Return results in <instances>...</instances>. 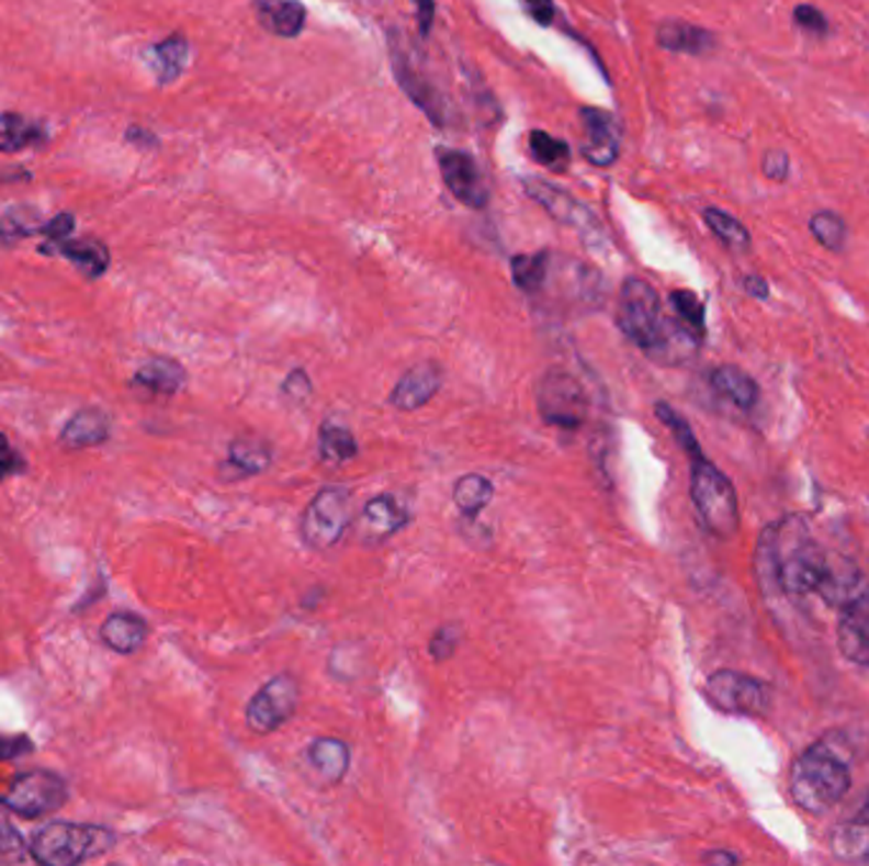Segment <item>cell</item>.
<instances>
[{"mask_svg": "<svg viewBox=\"0 0 869 866\" xmlns=\"http://www.w3.org/2000/svg\"><path fill=\"white\" fill-rule=\"evenodd\" d=\"M394 71H397L399 85L405 87V92L409 97H413V102L417 104V108L425 110V115L435 120V123H442V102H440L438 92H435V89L428 85V79H425L415 67H409V64L402 59L399 54L394 56Z\"/></svg>", "mask_w": 869, "mask_h": 866, "instance_id": "obj_25", "label": "cell"}, {"mask_svg": "<svg viewBox=\"0 0 869 866\" xmlns=\"http://www.w3.org/2000/svg\"><path fill=\"white\" fill-rule=\"evenodd\" d=\"M704 224L710 226V232L718 237L724 247L732 249V252H747L753 245L751 232L745 229L743 224L737 222L735 216L724 214L722 209H704Z\"/></svg>", "mask_w": 869, "mask_h": 866, "instance_id": "obj_31", "label": "cell"}, {"mask_svg": "<svg viewBox=\"0 0 869 866\" xmlns=\"http://www.w3.org/2000/svg\"><path fill=\"white\" fill-rule=\"evenodd\" d=\"M23 471H26V460H23L21 452L13 448L11 440L0 432V483Z\"/></svg>", "mask_w": 869, "mask_h": 866, "instance_id": "obj_42", "label": "cell"}, {"mask_svg": "<svg viewBox=\"0 0 869 866\" xmlns=\"http://www.w3.org/2000/svg\"><path fill=\"white\" fill-rule=\"evenodd\" d=\"M658 46L669 48L679 54H710L714 48V36L707 29H699L695 23L684 21H666L656 31Z\"/></svg>", "mask_w": 869, "mask_h": 866, "instance_id": "obj_24", "label": "cell"}, {"mask_svg": "<svg viewBox=\"0 0 869 866\" xmlns=\"http://www.w3.org/2000/svg\"><path fill=\"white\" fill-rule=\"evenodd\" d=\"M407 508L397 498L384 493V496H376L366 504L364 514H361V533L372 541H384L394 531H399L407 524Z\"/></svg>", "mask_w": 869, "mask_h": 866, "instance_id": "obj_20", "label": "cell"}, {"mask_svg": "<svg viewBox=\"0 0 869 866\" xmlns=\"http://www.w3.org/2000/svg\"><path fill=\"white\" fill-rule=\"evenodd\" d=\"M357 440H353V435L346 427L324 425V430H320V456H324L326 463L341 465L357 456Z\"/></svg>", "mask_w": 869, "mask_h": 866, "instance_id": "obj_34", "label": "cell"}, {"mask_svg": "<svg viewBox=\"0 0 869 866\" xmlns=\"http://www.w3.org/2000/svg\"><path fill=\"white\" fill-rule=\"evenodd\" d=\"M38 232H42V237H44L42 252H46L48 247H54V245H56V241L69 239V234L75 232V216H71L69 212L56 214V216L52 218V222H46Z\"/></svg>", "mask_w": 869, "mask_h": 866, "instance_id": "obj_41", "label": "cell"}, {"mask_svg": "<svg viewBox=\"0 0 869 866\" xmlns=\"http://www.w3.org/2000/svg\"><path fill=\"white\" fill-rule=\"evenodd\" d=\"M255 13L262 29L280 38H293L305 26V8L297 0H257Z\"/></svg>", "mask_w": 869, "mask_h": 866, "instance_id": "obj_21", "label": "cell"}, {"mask_svg": "<svg viewBox=\"0 0 869 866\" xmlns=\"http://www.w3.org/2000/svg\"><path fill=\"white\" fill-rule=\"evenodd\" d=\"M763 173H766L770 181L783 183L788 181V173H791V160H788V153L780 148H772L763 158Z\"/></svg>", "mask_w": 869, "mask_h": 866, "instance_id": "obj_43", "label": "cell"}, {"mask_svg": "<svg viewBox=\"0 0 869 866\" xmlns=\"http://www.w3.org/2000/svg\"><path fill=\"white\" fill-rule=\"evenodd\" d=\"M743 285H745L747 293H751L753 297H758V301H766L768 293H770L768 282L763 280V278H758V274H751V278H745Z\"/></svg>", "mask_w": 869, "mask_h": 866, "instance_id": "obj_49", "label": "cell"}, {"mask_svg": "<svg viewBox=\"0 0 869 866\" xmlns=\"http://www.w3.org/2000/svg\"><path fill=\"white\" fill-rule=\"evenodd\" d=\"M127 140H138V143H150V145H156V137H153L150 133H145L143 127H131V133H127Z\"/></svg>", "mask_w": 869, "mask_h": 866, "instance_id": "obj_51", "label": "cell"}, {"mask_svg": "<svg viewBox=\"0 0 869 866\" xmlns=\"http://www.w3.org/2000/svg\"><path fill=\"white\" fill-rule=\"evenodd\" d=\"M38 229H42L38 218L29 209H13V212L0 216V241L3 245H15V241L26 239L29 234Z\"/></svg>", "mask_w": 869, "mask_h": 866, "instance_id": "obj_38", "label": "cell"}, {"mask_svg": "<svg viewBox=\"0 0 869 866\" xmlns=\"http://www.w3.org/2000/svg\"><path fill=\"white\" fill-rule=\"evenodd\" d=\"M704 862H707V864L732 866V864H737L740 859H737L735 854H730V852H712V854H707V856H704Z\"/></svg>", "mask_w": 869, "mask_h": 866, "instance_id": "obj_50", "label": "cell"}, {"mask_svg": "<svg viewBox=\"0 0 869 866\" xmlns=\"http://www.w3.org/2000/svg\"><path fill=\"white\" fill-rule=\"evenodd\" d=\"M415 3H417V19H420V31L428 36L435 19V3L432 0H415Z\"/></svg>", "mask_w": 869, "mask_h": 866, "instance_id": "obj_48", "label": "cell"}, {"mask_svg": "<svg viewBox=\"0 0 869 866\" xmlns=\"http://www.w3.org/2000/svg\"><path fill=\"white\" fill-rule=\"evenodd\" d=\"M135 384L148 390L150 394L173 396L187 384V369L179 361L166 359V356H156V359L145 361L143 367L135 371Z\"/></svg>", "mask_w": 869, "mask_h": 866, "instance_id": "obj_22", "label": "cell"}, {"mask_svg": "<svg viewBox=\"0 0 869 866\" xmlns=\"http://www.w3.org/2000/svg\"><path fill=\"white\" fill-rule=\"evenodd\" d=\"M490 498H494V483L486 475L469 473L455 481L453 501L463 516H478L490 504Z\"/></svg>", "mask_w": 869, "mask_h": 866, "instance_id": "obj_29", "label": "cell"}, {"mask_svg": "<svg viewBox=\"0 0 869 866\" xmlns=\"http://www.w3.org/2000/svg\"><path fill=\"white\" fill-rule=\"evenodd\" d=\"M656 417L662 419L666 427H669L672 435L676 437V442L681 445V450L687 452L689 460H697V458L704 456L702 448H699L697 437H695V430H691V425L674 407H669L666 402H658L656 404Z\"/></svg>", "mask_w": 869, "mask_h": 866, "instance_id": "obj_36", "label": "cell"}, {"mask_svg": "<svg viewBox=\"0 0 869 866\" xmlns=\"http://www.w3.org/2000/svg\"><path fill=\"white\" fill-rule=\"evenodd\" d=\"M308 757L311 765L316 767V773L328 783L341 780L351 763V752L346 747V742L334 740V736H324V740L313 742Z\"/></svg>", "mask_w": 869, "mask_h": 866, "instance_id": "obj_26", "label": "cell"}, {"mask_svg": "<svg viewBox=\"0 0 869 866\" xmlns=\"http://www.w3.org/2000/svg\"><path fill=\"white\" fill-rule=\"evenodd\" d=\"M438 164L442 181H445L448 191L453 196L465 204L469 209H483L488 204V189L486 181H483L481 168L473 156L463 150H438Z\"/></svg>", "mask_w": 869, "mask_h": 866, "instance_id": "obj_11", "label": "cell"}, {"mask_svg": "<svg viewBox=\"0 0 869 866\" xmlns=\"http://www.w3.org/2000/svg\"><path fill=\"white\" fill-rule=\"evenodd\" d=\"M669 301L676 311V318H679L684 326H687L689 330H695V334L702 338L704 336V305H702V301H699L695 293H689V290H674Z\"/></svg>", "mask_w": 869, "mask_h": 866, "instance_id": "obj_37", "label": "cell"}, {"mask_svg": "<svg viewBox=\"0 0 869 866\" xmlns=\"http://www.w3.org/2000/svg\"><path fill=\"white\" fill-rule=\"evenodd\" d=\"M511 272H514V282H517L524 293H539V290L544 288L546 274H550V252L514 257Z\"/></svg>", "mask_w": 869, "mask_h": 866, "instance_id": "obj_32", "label": "cell"}, {"mask_svg": "<svg viewBox=\"0 0 869 866\" xmlns=\"http://www.w3.org/2000/svg\"><path fill=\"white\" fill-rule=\"evenodd\" d=\"M760 585L780 589L783 595H819L828 605H849L865 593L862 577L855 566L836 570L824 549L809 537L801 519H783L763 531L758 554Z\"/></svg>", "mask_w": 869, "mask_h": 866, "instance_id": "obj_1", "label": "cell"}, {"mask_svg": "<svg viewBox=\"0 0 869 866\" xmlns=\"http://www.w3.org/2000/svg\"><path fill=\"white\" fill-rule=\"evenodd\" d=\"M100 638L108 649H112L115 653L131 655V653L143 649L145 638H148V622H145L140 615L127 612V610L112 612L102 622Z\"/></svg>", "mask_w": 869, "mask_h": 866, "instance_id": "obj_19", "label": "cell"}, {"mask_svg": "<svg viewBox=\"0 0 869 866\" xmlns=\"http://www.w3.org/2000/svg\"><path fill=\"white\" fill-rule=\"evenodd\" d=\"M809 229L816 237L819 245L832 249V252H842L844 245H847L849 232H847V224H844V218L839 214L819 212L811 216Z\"/></svg>", "mask_w": 869, "mask_h": 866, "instance_id": "obj_35", "label": "cell"}, {"mask_svg": "<svg viewBox=\"0 0 869 866\" xmlns=\"http://www.w3.org/2000/svg\"><path fill=\"white\" fill-rule=\"evenodd\" d=\"M710 384L720 396H724V400L735 404L737 409L745 412L753 409L760 396L758 382H755L747 371H743L740 367H730V363H724V367H718L712 371Z\"/></svg>", "mask_w": 869, "mask_h": 866, "instance_id": "obj_23", "label": "cell"}, {"mask_svg": "<svg viewBox=\"0 0 869 866\" xmlns=\"http://www.w3.org/2000/svg\"><path fill=\"white\" fill-rule=\"evenodd\" d=\"M527 11L531 13V19L537 23H542V26H550L554 21V3L552 0H524Z\"/></svg>", "mask_w": 869, "mask_h": 866, "instance_id": "obj_47", "label": "cell"}, {"mask_svg": "<svg viewBox=\"0 0 869 866\" xmlns=\"http://www.w3.org/2000/svg\"><path fill=\"white\" fill-rule=\"evenodd\" d=\"M442 384V371L438 363H420L409 369L392 390L390 402L402 412H415L428 404L438 394Z\"/></svg>", "mask_w": 869, "mask_h": 866, "instance_id": "obj_15", "label": "cell"}, {"mask_svg": "<svg viewBox=\"0 0 869 866\" xmlns=\"http://www.w3.org/2000/svg\"><path fill=\"white\" fill-rule=\"evenodd\" d=\"M616 323L628 341L643 348L654 361H687L697 353V346L702 341L679 318H666L656 290L639 278H628L623 282Z\"/></svg>", "mask_w": 869, "mask_h": 866, "instance_id": "obj_2", "label": "cell"}, {"mask_svg": "<svg viewBox=\"0 0 869 866\" xmlns=\"http://www.w3.org/2000/svg\"><path fill=\"white\" fill-rule=\"evenodd\" d=\"M836 643L847 661L869 668V593L844 605V615L836 628Z\"/></svg>", "mask_w": 869, "mask_h": 866, "instance_id": "obj_12", "label": "cell"}, {"mask_svg": "<svg viewBox=\"0 0 869 866\" xmlns=\"http://www.w3.org/2000/svg\"><path fill=\"white\" fill-rule=\"evenodd\" d=\"M524 189H527L529 196L534 199V201H539V204H542L546 212L557 218V222L569 224V226H575V229H583V232L585 229L598 232L600 224L595 222L592 214L587 212V209L579 204V201H575L573 196H569V193L554 189V185L544 183V181H537V178H527Z\"/></svg>", "mask_w": 869, "mask_h": 866, "instance_id": "obj_14", "label": "cell"}, {"mask_svg": "<svg viewBox=\"0 0 869 866\" xmlns=\"http://www.w3.org/2000/svg\"><path fill=\"white\" fill-rule=\"evenodd\" d=\"M458 641H461V630L455 626H442L435 630L430 641V655L435 661H448L455 653Z\"/></svg>", "mask_w": 869, "mask_h": 866, "instance_id": "obj_40", "label": "cell"}, {"mask_svg": "<svg viewBox=\"0 0 869 866\" xmlns=\"http://www.w3.org/2000/svg\"><path fill=\"white\" fill-rule=\"evenodd\" d=\"M579 117L585 120L587 133L583 156L600 168L613 164L618 153H621V131H618L616 117L602 110H579Z\"/></svg>", "mask_w": 869, "mask_h": 866, "instance_id": "obj_13", "label": "cell"}, {"mask_svg": "<svg viewBox=\"0 0 869 866\" xmlns=\"http://www.w3.org/2000/svg\"><path fill=\"white\" fill-rule=\"evenodd\" d=\"M537 407L546 425L577 430L587 417V394L569 371L552 369L539 379Z\"/></svg>", "mask_w": 869, "mask_h": 866, "instance_id": "obj_8", "label": "cell"}, {"mask_svg": "<svg viewBox=\"0 0 869 866\" xmlns=\"http://www.w3.org/2000/svg\"><path fill=\"white\" fill-rule=\"evenodd\" d=\"M115 841V833L104 825L52 821L31 836L29 852L38 864L75 866L108 854Z\"/></svg>", "mask_w": 869, "mask_h": 866, "instance_id": "obj_4", "label": "cell"}, {"mask_svg": "<svg viewBox=\"0 0 869 866\" xmlns=\"http://www.w3.org/2000/svg\"><path fill=\"white\" fill-rule=\"evenodd\" d=\"M145 56H148V61H150L153 71H156L158 82L168 85L181 75L183 64H187V56H189V44L183 36H171V38H166V42L153 46Z\"/></svg>", "mask_w": 869, "mask_h": 866, "instance_id": "obj_28", "label": "cell"}, {"mask_svg": "<svg viewBox=\"0 0 869 866\" xmlns=\"http://www.w3.org/2000/svg\"><path fill=\"white\" fill-rule=\"evenodd\" d=\"M793 19H795V23H799L803 31H811V34H819V36L828 34L826 15L821 13L819 8H814V5H799L793 11Z\"/></svg>", "mask_w": 869, "mask_h": 866, "instance_id": "obj_44", "label": "cell"}, {"mask_svg": "<svg viewBox=\"0 0 869 866\" xmlns=\"http://www.w3.org/2000/svg\"><path fill=\"white\" fill-rule=\"evenodd\" d=\"M353 516V493L346 485H326L305 508L301 533L311 549L334 547L349 529Z\"/></svg>", "mask_w": 869, "mask_h": 866, "instance_id": "obj_6", "label": "cell"}, {"mask_svg": "<svg viewBox=\"0 0 869 866\" xmlns=\"http://www.w3.org/2000/svg\"><path fill=\"white\" fill-rule=\"evenodd\" d=\"M283 392H285L287 396H293V400L303 402L305 396H311V392H313V384H311L308 374H305V371H301V369L293 371V374H290V376L285 379Z\"/></svg>", "mask_w": 869, "mask_h": 866, "instance_id": "obj_46", "label": "cell"}, {"mask_svg": "<svg viewBox=\"0 0 869 866\" xmlns=\"http://www.w3.org/2000/svg\"><path fill=\"white\" fill-rule=\"evenodd\" d=\"M297 699H301V686H297L295 676L280 674L275 678H270V682L264 684L247 704L249 730L260 734H270L280 730V727L295 715Z\"/></svg>", "mask_w": 869, "mask_h": 866, "instance_id": "obj_10", "label": "cell"}, {"mask_svg": "<svg viewBox=\"0 0 869 866\" xmlns=\"http://www.w3.org/2000/svg\"><path fill=\"white\" fill-rule=\"evenodd\" d=\"M110 432H112V423L108 412L100 407H87L71 415L69 423L64 425L59 440L64 448L69 450H84L108 442Z\"/></svg>", "mask_w": 869, "mask_h": 866, "instance_id": "obj_16", "label": "cell"}, {"mask_svg": "<svg viewBox=\"0 0 869 866\" xmlns=\"http://www.w3.org/2000/svg\"><path fill=\"white\" fill-rule=\"evenodd\" d=\"M34 752V742L29 736H11V734H0V763L3 760H15L23 755H31Z\"/></svg>", "mask_w": 869, "mask_h": 866, "instance_id": "obj_45", "label": "cell"}, {"mask_svg": "<svg viewBox=\"0 0 869 866\" xmlns=\"http://www.w3.org/2000/svg\"><path fill=\"white\" fill-rule=\"evenodd\" d=\"M828 844L844 862H869V803L836 825Z\"/></svg>", "mask_w": 869, "mask_h": 866, "instance_id": "obj_18", "label": "cell"}, {"mask_svg": "<svg viewBox=\"0 0 869 866\" xmlns=\"http://www.w3.org/2000/svg\"><path fill=\"white\" fill-rule=\"evenodd\" d=\"M67 798V783L52 771L21 773L5 788H0V806L19 813L21 819H38V816L59 811Z\"/></svg>", "mask_w": 869, "mask_h": 866, "instance_id": "obj_7", "label": "cell"}, {"mask_svg": "<svg viewBox=\"0 0 869 866\" xmlns=\"http://www.w3.org/2000/svg\"><path fill=\"white\" fill-rule=\"evenodd\" d=\"M529 145H531V156H534L542 166L550 168V171H565L569 156H573L565 140H557V137H552L544 131L531 133Z\"/></svg>", "mask_w": 869, "mask_h": 866, "instance_id": "obj_33", "label": "cell"}, {"mask_svg": "<svg viewBox=\"0 0 869 866\" xmlns=\"http://www.w3.org/2000/svg\"><path fill=\"white\" fill-rule=\"evenodd\" d=\"M272 463V450L268 442L257 437H237L229 445V465H235L241 475H257L268 471Z\"/></svg>", "mask_w": 869, "mask_h": 866, "instance_id": "obj_30", "label": "cell"}, {"mask_svg": "<svg viewBox=\"0 0 869 866\" xmlns=\"http://www.w3.org/2000/svg\"><path fill=\"white\" fill-rule=\"evenodd\" d=\"M691 501L699 519L714 537L732 539L740 526L737 493L732 488L720 468H714L704 456L691 460Z\"/></svg>", "mask_w": 869, "mask_h": 866, "instance_id": "obj_5", "label": "cell"}, {"mask_svg": "<svg viewBox=\"0 0 869 866\" xmlns=\"http://www.w3.org/2000/svg\"><path fill=\"white\" fill-rule=\"evenodd\" d=\"M26 852V844H23V836L19 829L8 821V816L0 811V859H15Z\"/></svg>", "mask_w": 869, "mask_h": 866, "instance_id": "obj_39", "label": "cell"}, {"mask_svg": "<svg viewBox=\"0 0 869 866\" xmlns=\"http://www.w3.org/2000/svg\"><path fill=\"white\" fill-rule=\"evenodd\" d=\"M44 255H61L77 267L84 278L97 280L102 278L104 270L110 267V249L104 241L82 237V239H61L54 247H48Z\"/></svg>", "mask_w": 869, "mask_h": 866, "instance_id": "obj_17", "label": "cell"}, {"mask_svg": "<svg viewBox=\"0 0 869 866\" xmlns=\"http://www.w3.org/2000/svg\"><path fill=\"white\" fill-rule=\"evenodd\" d=\"M851 788V775L836 750L819 742L801 752L788 773V790L801 811L821 816L834 808Z\"/></svg>", "mask_w": 869, "mask_h": 866, "instance_id": "obj_3", "label": "cell"}, {"mask_svg": "<svg viewBox=\"0 0 869 866\" xmlns=\"http://www.w3.org/2000/svg\"><path fill=\"white\" fill-rule=\"evenodd\" d=\"M704 694L720 711L740 717L766 715L772 701V691L766 682L730 668L714 671V674L707 678Z\"/></svg>", "mask_w": 869, "mask_h": 866, "instance_id": "obj_9", "label": "cell"}, {"mask_svg": "<svg viewBox=\"0 0 869 866\" xmlns=\"http://www.w3.org/2000/svg\"><path fill=\"white\" fill-rule=\"evenodd\" d=\"M46 140L42 123L26 120L19 112H3L0 115V153H19L29 145Z\"/></svg>", "mask_w": 869, "mask_h": 866, "instance_id": "obj_27", "label": "cell"}]
</instances>
